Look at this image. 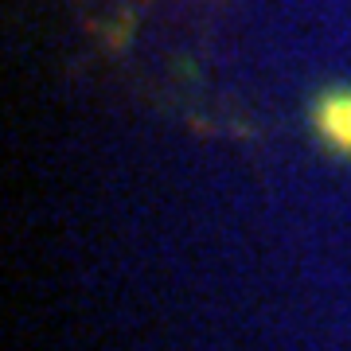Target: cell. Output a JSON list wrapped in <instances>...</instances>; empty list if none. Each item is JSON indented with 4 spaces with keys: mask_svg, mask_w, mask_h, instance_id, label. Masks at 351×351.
<instances>
[{
    "mask_svg": "<svg viewBox=\"0 0 351 351\" xmlns=\"http://www.w3.org/2000/svg\"><path fill=\"white\" fill-rule=\"evenodd\" d=\"M313 129L336 156L351 160V86H328L316 94Z\"/></svg>",
    "mask_w": 351,
    "mask_h": 351,
    "instance_id": "1",
    "label": "cell"
}]
</instances>
